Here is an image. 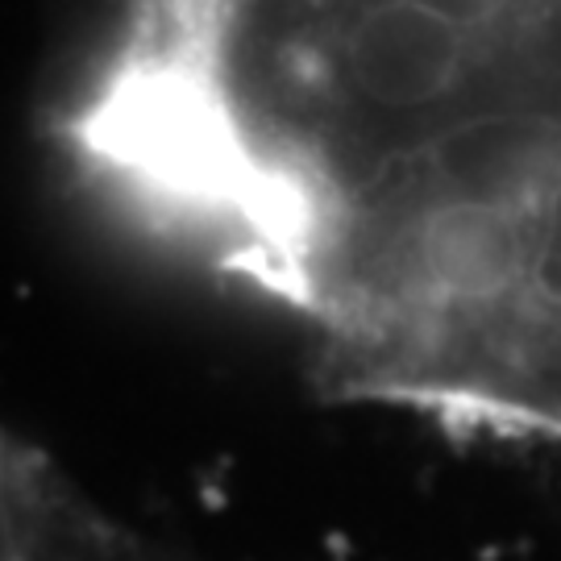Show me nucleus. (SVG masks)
Here are the masks:
<instances>
[{
	"instance_id": "1",
	"label": "nucleus",
	"mask_w": 561,
	"mask_h": 561,
	"mask_svg": "<svg viewBox=\"0 0 561 561\" xmlns=\"http://www.w3.org/2000/svg\"><path fill=\"white\" fill-rule=\"evenodd\" d=\"M408 262L424 300L458 312H482L520 291L533 266V233L516 204L495 196H458L416 217Z\"/></svg>"
},
{
	"instance_id": "2",
	"label": "nucleus",
	"mask_w": 561,
	"mask_h": 561,
	"mask_svg": "<svg viewBox=\"0 0 561 561\" xmlns=\"http://www.w3.org/2000/svg\"><path fill=\"white\" fill-rule=\"evenodd\" d=\"M466 34L421 0H379L350 21L341 67L350 88L379 108H424L466 80Z\"/></svg>"
},
{
	"instance_id": "3",
	"label": "nucleus",
	"mask_w": 561,
	"mask_h": 561,
	"mask_svg": "<svg viewBox=\"0 0 561 561\" xmlns=\"http://www.w3.org/2000/svg\"><path fill=\"white\" fill-rule=\"evenodd\" d=\"M421 4L433 9V13H442V18L458 21L461 30H479V25L500 18L507 0H421Z\"/></svg>"
}]
</instances>
